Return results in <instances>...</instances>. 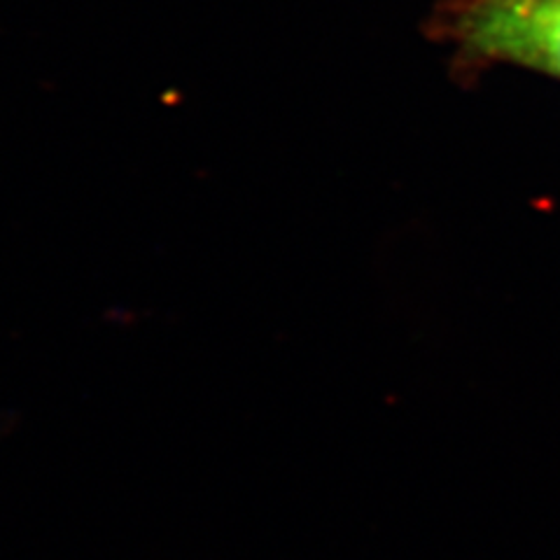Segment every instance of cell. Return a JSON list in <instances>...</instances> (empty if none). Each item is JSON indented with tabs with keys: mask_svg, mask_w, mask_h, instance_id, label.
I'll list each match as a JSON object with an SVG mask.
<instances>
[{
	"mask_svg": "<svg viewBox=\"0 0 560 560\" xmlns=\"http://www.w3.org/2000/svg\"><path fill=\"white\" fill-rule=\"evenodd\" d=\"M451 35L471 55L560 78V0H465Z\"/></svg>",
	"mask_w": 560,
	"mask_h": 560,
	"instance_id": "6da1fadb",
	"label": "cell"
}]
</instances>
